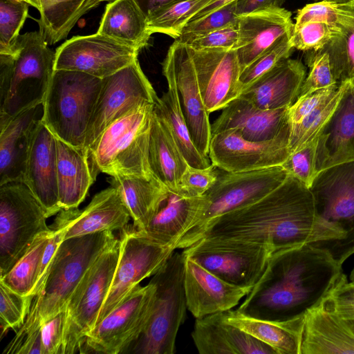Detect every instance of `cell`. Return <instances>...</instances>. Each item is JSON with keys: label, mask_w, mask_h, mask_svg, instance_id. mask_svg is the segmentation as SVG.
Here are the masks:
<instances>
[{"label": "cell", "mask_w": 354, "mask_h": 354, "mask_svg": "<svg viewBox=\"0 0 354 354\" xmlns=\"http://www.w3.org/2000/svg\"><path fill=\"white\" fill-rule=\"evenodd\" d=\"M203 237L263 244L273 253L312 244L331 254L339 241L317 215L309 188L290 175L257 202L217 218Z\"/></svg>", "instance_id": "obj_1"}, {"label": "cell", "mask_w": 354, "mask_h": 354, "mask_svg": "<svg viewBox=\"0 0 354 354\" xmlns=\"http://www.w3.org/2000/svg\"><path fill=\"white\" fill-rule=\"evenodd\" d=\"M343 273L342 266L328 251L312 244L276 252L236 310L274 322L303 317L326 297Z\"/></svg>", "instance_id": "obj_2"}, {"label": "cell", "mask_w": 354, "mask_h": 354, "mask_svg": "<svg viewBox=\"0 0 354 354\" xmlns=\"http://www.w3.org/2000/svg\"><path fill=\"white\" fill-rule=\"evenodd\" d=\"M118 241L112 231L64 240L58 247L40 291L27 317L3 353L33 354L41 348V327L64 311L82 278L106 249Z\"/></svg>", "instance_id": "obj_3"}, {"label": "cell", "mask_w": 354, "mask_h": 354, "mask_svg": "<svg viewBox=\"0 0 354 354\" xmlns=\"http://www.w3.org/2000/svg\"><path fill=\"white\" fill-rule=\"evenodd\" d=\"M155 104L138 107L110 124L88 149L95 178L100 172L115 176L155 177L149 146Z\"/></svg>", "instance_id": "obj_4"}, {"label": "cell", "mask_w": 354, "mask_h": 354, "mask_svg": "<svg viewBox=\"0 0 354 354\" xmlns=\"http://www.w3.org/2000/svg\"><path fill=\"white\" fill-rule=\"evenodd\" d=\"M102 85V79L83 72L54 70L42 103L41 122L56 138L84 147Z\"/></svg>", "instance_id": "obj_5"}, {"label": "cell", "mask_w": 354, "mask_h": 354, "mask_svg": "<svg viewBox=\"0 0 354 354\" xmlns=\"http://www.w3.org/2000/svg\"><path fill=\"white\" fill-rule=\"evenodd\" d=\"M218 172L214 185L203 195L199 213L176 249H185L200 240L211 223L221 216L260 200L288 176L281 166L242 172Z\"/></svg>", "instance_id": "obj_6"}, {"label": "cell", "mask_w": 354, "mask_h": 354, "mask_svg": "<svg viewBox=\"0 0 354 354\" xmlns=\"http://www.w3.org/2000/svg\"><path fill=\"white\" fill-rule=\"evenodd\" d=\"M185 254L173 252L151 281L156 287L153 311L140 337L126 353L174 354L187 309L184 288Z\"/></svg>", "instance_id": "obj_7"}, {"label": "cell", "mask_w": 354, "mask_h": 354, "mask_svg": "<svg viewBox=\"0 0 354 354\" xmlns=\"http://www.w3.org/2000/svg\"><path fill=\"white\" fill-rule=\"evenodd\" d=\"M9 91L0 106V126L19 113L41 104L53 72L55 52L39 31L20 35L11 54Z\"/></svg>", "instance_id": "obj_8"}, {"label": "cell", "mask_w": 354, "mask_h": 354, "mask_svg": "<svg viewBox=\"0 0 354 354\" xmlns=\"http://www.w3.org/2000/svg\"><path fill=\"white\" fill-rule=\"evenodd\" d=\"M120 257V241L103 252L87 270L65 310L61 354L80 351L95 328Z\"/></svg>", "instance_id": "obj_9"}, {"label": "cell", "mask_w": 354, "mask_h": 354, "mask_svg": "<svg viewBox=\"0 0 354 354\" xmlns=\"http://www.w3.org/2000/svg\"><path fill=\"white\" fill-rule=\"evenodd\" d=\"M47 218L25 183L0 185V277L12 268L39 234L50 230Z\"/></svg>", "instance_id": "obj_10"}, {"label": "cell", "mask_w": 354, "mask_h": 354, "mask_svg": "<svg viewBox=\"0 0 354 354\" xmlns=\"http://www.w3.org/2000/svg\"><path fill=\"white\" fill-rule=\"evenodd\" d=\"M309 189L319 218L339 236L332 257L342 266L354 254V160L322 170Z\"/></svg>", "instance_id": "obj_11"}, {"label": "cell", "mask_w": 354, "mask_h": 354, "mask_svg": "<svg viewBox=\"0 0 354 354\" xmlns=\"http://www.w3.org/2000/svg\"><path fill=\"white\" fill-rule=\"evenodd\" d=\"M183 252L223 280L251 288L263 275L273 254L266 245L218 237H203Z\"/></svg>", "instance_id": "obj_12"}, {"label": "cell", "mask_w": 354, "mask_h": 354, "mask_svg": "<svg viewBox=\"0 0 354 354\" xmlns=\"http://www.w3.org/2000/svg\"><path fill=\"white\" fill-rule=\"evenodd\" d=\"M156 287L151 280L136 286L86 337L81 353H126L146 328L152 314Z\"/></svg>", "instance_id": "obj_13"}, {"label": "cell", "mask_w": 354, "mask_h": 354, "mask_svg": "<svg viewBox=\"0 0 354 354\" xmlns=\"http://www.w3.org/2000/svg\"><path fill=\"white\" fill-rule=\"evenodd\" d=\"M159 100L144 74L138 59L102 79V88L90 119L84 143L89 149L101 133L115 121L146 104Z\"/></svg>", "instance_id": "obj_14"}, {"label": "cell", "mask_w": 354, "mask_h": 354, "mask_svg": "<svg viewBox=\"0 0 354 354\" xmlns=\"http://www.w3.org/2000/svg\"><path fill=\"white\" fill-rule=\"evenodd\" d=\"M120 257L95 326L144 279L155 274L174 252L140 234L133 225L120 230Z\"/></svg>", "instance_id": "obj_15"}, {"label": "cell", "mask_w": 354, "mask_h": 354, "mask_svg": "<svg viewBox=\"0 0 354 354\" xmlns=\"http://www.w3.org/2000/svg\"><path fill=\"white\" fill-rule=\"evenodd\" d=\"M138 53L97 32L75 36L56 49L54 69L80 71L103 79L132 64Z\"/></svg>", "instance_id": "obj_16"}, {"label": "cell", "mask_w": 354, "mask_h": 354, "mask_svg": "<svg viewBox=\"0 0 354 354\" xmlns=\"http://www.w3.org/2000/svg\"><path fill=\"white\" fill-rule=\"evenodd\" d=\"M290 132L268 141L245 140L235 129L214 133L209 158L216 167L228 172L249 171L281 165L289 156Z\"/></svg>", "instance_id": "obj_17"}, {"label": "cell", "mask_w": 354, "mask_h": 354, "mask_svg": "<svg viewBox=\"0 0 354 354\" xmlns=\"http://www.w3.org/2000/svg\"><path fill=\"white\" fill-rule=\"evenodd\" d=\"M191 52L206 109L209 113L223 110L243 91L239 81L241 70L236 50L191 49Z\"/></svg>", "instance_id": "obj_18"}, {"label": "cell", "mask_w": 354, "mask_h": 354, "mask_svg": "<svg viewBox=\"0 0 354 354\" xmlns=\"http://www.w3.org/2000/svg\"><path fill=\"white\" fill-rule=\"evenodd\" d=\"M166 57L172 65L181 110L192 140L198 151L209 158L212 125L201 94L191 49L175 39Z\"/></svg>", "instance_id": "obj_19"}, {"label": "cell", "mask_w": 354, "mask_h": 354, "mask_svg": "<svg viewBox=\"0 0 354 354\" xmlns=\"http://www.w3.org/2000/svg\"><path fill=\"white\" fill-rule=\"evenodd\" d=\"M130 218L120 193L110 186L96 194L82 209H61L49 227L62 232L66 240L99 232L121 230L127 226Z\"/></svg>", "instance_id": "obj_20"}, {"label": "cell", "mask_w": 354, "mask_h": 354, "mask_svg": "<svg viewBox=\"0 0 354 354\" xmlns=\"http://www.w3.org/2000/svg\"><path fill=\"white\" fill-rule=\"evenodd\" d=\"M184 288L187 310L196 319L232 310L252 289L223 280L185 255Z\"/></svg>", "instance_id": "obj_21"}, {"label": "cell", "mask_w": 354, "mask_h": 354, "mask_svg": "<svg viewBox=\"0 0 354 354\" xmlns=\"http://www.w3.org/2000/svg\"><path fill=\"white\" fill-rule=\"evenodd\" d=\"M23 183L42 205L47 217L61 211L57 177L56 137L40 120L25 165Z\"/></svg>", "instance_id": "obj_22"}, {"label": "cell", "mask_w": 354, "mask_h": 354, "mask_svg": "<svg viewBox=\"0 0 354 354\" xmlns=\"http://www.w3.org/2000/svg\"><path fill=\"white\" fill-rule=\"evenodd\" d=\"M291 12L272 7L239 16L235 50L241 72L283 37L291 35Z\"/></svg>", "instance_id": "obj_23"}, {"label": "cell", "mask_w": 354, "mask_h": 354, "mask_svg": "<svg viewBox=\"0 0 354 354\" xmlns=\"http://www.w3.org/2000/svg\"><path fill=\"white\" fill-rule=\"evenodd\" d=\"M289 107L262 109L239 96L223 109L212 125V133L237 130L250 141H268L291 131Z\"/></svg>", "instance_id": "obj_24"}, {"label": "cell", "mask_w": 354, "mask_h": 354, "mask_svg": "<svg viewBox=\"0 0 354 354\" xmlns=\"http://www.w3.org/2000/svg\"><path fill=\"white\" fill-rule=\"evenodd\" d=\"M354 354V322L324 299L304 315L301 354Z\"/></svg>", "instance_id": "obj_25"}, {"label": "cell", "mask_w": 354, "mask_h": 354, "mask_svg": "<svg viewBox=\"0 0 354 354\" xmlns=\"http://www.w3.org/2000/svg\"><path fill=\"white\" fill-rule=\"evenodd\" d=\"M354 160V83L348 82L333 114L317 136V168L321 171Z\"/></svg>", "instance_id": "obj_26"}, {"label": "cell", "mask_w": 354, "mask_h": 354, "mask_svg": "<svg viewBox=\"0 0 354 354\" xmlns=\"http://www.w3.org/2000/svg\"><path fill=\"white\" fill-rule=\"evenodd\" d=\"M192 337L201 354H277L270 346L225 322L223 312L196 319Z\"/></svg>", "instance_id": "obj_27"}, {"label": "cell", "mask_w": 354, "mask_h": 354, "mask_svg": "<svg viewBox=\"0 0 354 354\" xmlns=\"http://www.w3.org/2000/svg\"><path fill=\"white\" fill-rule=\"evenodd\" d=\"M42 114L41 104L19 113L0 126V185L23 182L30 146Z\"/></svg>", "instance_id": "obj_28"}, {"label": "cell", "mask_w": 354, "mask_h": 354, "mask_svg": "<svg viewBox=\"0 0 354 354\" xmlns=\"http://www.w3.org/2000/svg\"><path fill=\"white\" fill-rule=\"evenodd\" d=\"M306 72L299 60L288 58L246 87L241 96L262 109L290 107L298 97Z\"/></svg>", "instance_id": "obj_29"}, {"label": "cell", "mask_w": 354, "mask_h": 354, "mask_svg": "<svg viewBox=\"0 0 354 354\" xmlns=\"http://www.w3.org/2000/svg\"><path fill=\"white\" fill-rule=\"evenodd\" d=\"M202 201L203 196L187 197L169 190L147 227L138 232L163 246L176 250L178 241L194 223Z\"/></svg>", "instance_id": "obj_30"}, {"label": "cell", "mask_w": 354, "mask_h": 354, "mask_svg": "<svg viewBox=\"0 0 354 354\" xmlns=\"http://www.w3.org/2000/svg\"><path fill=\"white\" fill-rule=\"evenodd\" d=\"M59 203L62 209L77 207L95 180L89 151L56 138Z\"/></svg>", "instance_id": "obj_31"}, {"label": "cell", "mask_w": 354, "mask_h": 354, "mask_svg": "<svg viewBox=\"0 0 354 354\" xmlns=\"http://www.w3.org/2000/svg\"><path fill=\"white\" fill-rule=\"evenodd\" d=\"M223 319L272 347L277 354H301L304 316L274 322L252 317L229 310L223 312Z\"/></svg>", "instance_id": "obj_32"}, {"label": "cell", "mask_w": 354, "mask_h": 354, "mask_svg": "<svg viewBox=\"0 0 354 354\" xmlns=\"http://www.w3.org/2000/svg\"><path fill=\"white\" fill-rule=\"evenodd\" d=\"M149 162L153 176L169 191L178 193L180 178L189 165L168 125L156 113L154 109L149 146Z\"/></svg>", "instance_id": "obj_33"}, {"label": "cell", "mask_w": 354, "mask_h": 354, "mask_svg": "<svg viewBox=\"0 0 354 354\" xmlns=\"http://www.w3.org/2000/svg\"><path fill=\"white\" fill-rule=\"evenodd\" d=\"M97 32L140 51L152 33L136 0H113L106 6Z\"/></svg>", "instance_id": "obj_34"}, {"label": "cell", "mask_w": 354, "mask_h": 354, "mask_svg": "<svg viewBox=\"0 0 354 354\" xmlns=\"http://www.w3.org/2000/svg\"><path fill=\"white\" fill-rule=\"evenodd\" d=\"M162 72L168 90L154 105V111L168 125L172 136L188 165L196 168H206L212 165L203 156L194 144L184 115L183 114L172 65L165 57L162 63Z\"/></svg>", "instance_id": "obj_35"}, {"label": "cell", "mask_w": 354, "mask_h": 354, "mask_svg": "<svg viewBox=\"0 0 354 354\" xmlns=\"http://www.w3.org/2000/svg\"><path fill=\"white\" fill-rule=\"evenodd\" d=\"M122 196L133 221V227L143 231L169 189L156 177L115 176L109 179Z\"/></svg>", "instance_id": "obj_36"}, {"label": "cell", "mask_w": 354, "mask_h": 354, "mask_svg": "<svg viewBox=\"0 0 354 354\" xmlns=\"http://www.w3.org/2000/svg\"><path fill=\"white\" fill-rule=\"evenodd\" d=\"M86 0H32L30 5L40 13L39 32L48 45L62 40L77 20Z\"/></svg>", "instance_id": "obj_37"}, {"label": "cell", "mask_w": 354, "mask_h": 354, "mask_svg": "<svg viewBox=\"0 0 354 354\" xmlns=\"http://www.w3.org/2000/svg\"><path fill=\"white\" fill-rule=\"evenodd\" d=\"M53 233L50 229L39 234L12 268L0 277V281L21 295H32L44 251Z\"/></svg>", "instance_id": "obj_38"}, {"label": "cell", "mask_w": 354, "mask_h": 354, "mask_svg": "<svg viewBox=\"0 0 354 354\" xmlns=\"http://www.w3.org/2000/svg\"><path fill=\"white\" fill-rule=\"evenodd\" d=\"M212 0H180L161 7L147 16L148 27L153 34L160 32L175 39L184 26Z\"/></svg>", "instance_id": "obj_39"}, {"label": "cell", "mask_w": 354, "mask_h": 354, "mask_svg": "<svg viewBox=\"0 0 354 354\" xmlns=\"http://www.w3.org/2000/svg\"><path fill=\"white\" fill-rule=\"evenodd\" d=\"M348 82L339 84L336 92L306 116L299 123L291 126L290 154L304 147L317 137L335 111Z\"/></svg>", "instance_id": "obj_40"}, {"label": "cell", "mask_w": 354, "mask_h": 354, "mask_svg": "<svg viewBox=\"0 0 354 354\" xmlns=\"http://www.w3.org/2000/svg\"><path fill=\"white\" fill-rule=\"evenodd\" d=\"M323 49L329 55L332 72L337 83H354V19L342 28L339 37Z\"/></svg>", "instance_id": "obj_41"}, {"label": "cell", "mask_w": 354, "mask_h": 354, "mask_svg": "<svg viewBox=\"0 0 354 354\" xmlns=\"http://www.w3.org/2000/svg\"><path fill=\"white\" fill-rule=\"evenodd\" d=\"M26 0H0V54H11L28 15Z\"/></svg>", "instance_id": "obj_42"}, {"label": "cell", "mask_w": 354, "mask_h": 354, "mask_svg": "<svg viewBox=\"0 0 354 354\" xmlns=\"http://www.w3.org/2000/svg\"><path fill=\"white\" fill-rule=\"evenodd\" d=\"M354 19V7L348 2L320 1L306 5L299 10L295 25L320 21L337 26L342 29Z\"/></svg>", "instance_id": "obj_43"}, {"label": "cell", "mask_w": 354, "mask_h": 354, "mask_svg": "<svg viewBox=\"0 0 354 354\" xmlns=\"http://www.w3.org/2000/svg\"><path fill=\"white\" fill-rule=\"evenodd\" d=\"M342 29L325 22L312 21L295 25L290 39L295 49L304 52L324 48L339 37Z\"/></svg>", "instance_id": "obj_44"}, {"label": "cell", "mask_w": 354, "mask_h": 354, "mask_svg": "<svg viewBox=\"0 0 354 354\" xmlns=\"http://www.w3.org/2000/svg\"><path fill=\"white\" fill-rule=\"evenodd\" d=\"M34 297L21 295L0 281V326L1 333L9 329L15 333L24 324Z\"/></svg>", "instance_id": "obj_45"}, {"label": "cell", "mask_w": 354, "mask_h": 354, "mask_svg": "<svg viewBox=\"0 0 354 354\" xmlns=\"http://www.w3.org/2000/svg\"><path fill=\"white\" fill-rule=\"evenodd\" d=\"M290 37L288 35L281 38L241 72L239 81L243 91L280 62L290 57L295 49Z\"/></svg>", "instance_id": "obj_46"}, {"label": "cell", "mask_w": 354, "mask_h": 354, "mask_svg": "<svg viewBox=\"0 0 354 354\" xmlns=\"http://www.w3.org/2000/svg\"><path fill=\"white\" fill-rule=\"evenodd\" d=\"M305 60L310 71L302 84L298 97L339 84L334 77L329 55L325 50L306 52Z\"/></svg>", "instance_id": "obj_47"}, {"label": "cell", "mask_w": 354, "mask_h": 354, "mask_svg": "<svg viewBox=\"0 0 354 354\" xmlns=\"http://www.w3.org/2000/svg\"><path fill=\"white\" fill-rule=\"evenodd\" d=\"M236 1L227 5L201 19L189 21L176 40L186 43L193 37L231 26L238 25Z\"/></svg>", "instance_id": "obj_48"}, {"label": "cell", "mask_w": 354, "mask_h": 354, "mask_svg": "<svg viewBox=\"0 0 354 354\" xmlns=\"http://www.w3.org/2000/svg\"><path fill=\"white\" fill-rule=\"evenodd\" d=\"M317 137L289 155L281 166L308 188L319 174L317 168Z\"/></svg>", "instance_id": "obj_49"}, {"label": "cell", "mask_w": 354, "mask_h": 354, "mask_svg": "<svg viewBox=\"0 0 354 354\" xmlns=\"http://www.w3.org/2000/svg\"><path fill=\"white\" fill-rule=\"evenodd\" d=\"M215 168L213 164L206 168L188 165L180 178L178 194L187 197L203 196L217 180L218 171Z\"/></svg>", "instance_id": "obj_50"}, {"label": "cell", "mask_w": 354, "mask_h": 354, "mask_svg": "<svg viewBox=\"0 0 354 354\" xmlns=\"http://www.w3.org/2000/svg\"><path fill=\"white\" fill-rule=\"evenodd\" d=\"M238 39V25L203 34L188 40L192 50L234 49Z\"/></svg>", "instance_id": "obj_51"}, {"label": "cell", "mask_w": 354, "mask_h": 354, "mask_svg": "<svg viewBox=\"0 0 354 354\" xmlns=\"http://www.w3.org/2000/svg\"><path fill=\"white\" fill-rule=\"evenodd\" d=\"M324 299L340 315L354 322V283L348 282L344 273Z\"/></svg>", "instance_id": "obj_52"}, {"label": "cell", "mask_w": 354, "mask_h": 354, "mask_svg": "<svg viewBox=\"0 0 354 354\" xmlns=\"http://www.w3.org/2000/svg\"><path fill=\"white\" fill-rule=\"evenodd\" d=\"M339 84L315 91L297 97L289 107V119L292 125L299 123L317 106L329 99L337 90Z\"/></svg>", "instance_id": "obj_53"}, {"label": "cell", "mask_w": 354, "mask_h": 354, "mask_svg": "<svg viewBox=\"0 0 354 354\" xmlns=\"http://www.w3.org/2000/svg\"><path fill=\"white\" fill-rule=\"evenodd\" d=\"M65 310L45 322L41 327L42 354H61Z\"/></svg>", "instance_id": "obj_54"}, {"label": "cell", "mask_w": 354, "mask_h": 354, "mask_svg": "<svg viewBox=\"0 0 354 354\" xmlns=\"http://www.w3.org/2000/svg\"><path fill=\"white\" fill-rule=\"evenodd\" d=\"M53 230H54V233L49 239L42 255L36 284L32 292V295L34 297L38 294L43 286L55 252L61 243L64 241L62 232Z\"/></svg>", "instance_id": "obj_55"}, {"label": "cell", "mask_w": 354, "mask_h": 354, "mask_svg": "<svg viewBox=\"0 0 354 354\" xmlns=\"http://www.w3.org/2000/svg\"><path fill=\"white\" fill-rule=\"evenodd\" d=\"M286 0H237L236 14L241 16L268 8H280Z\"/></svg>", "instance_id": "obj_56"}, {"label": "cell", "mask_w": 354, "mask_h": 354, "mask_svg": "<svg viewBox=\"0 0 354 354\" xmlns=\"http://www.w3.org/2000/svg\"><path fill=\"white\" fill-rule=\"evenodd\" d=\"M12 77V59L10 55L0 54V106L8 95Z\"/></svg>", "instance_id": "obj_57"}, {"label": "cell", "mask_w": 354, "mask_h": 354, "mask_svg": "<svg viewBox=\"0 0 354 354\" xmlns=\"http://www.w3.org/2000/svg\"><path fill=\"white\" fill-rule=\"evenodd\" d=\"M178 1L180 0H136L138 6L147 17L154 10Z\"/></svg>", "instance_id": "obj_58"}, {"label": "cell", "mask_w": 354, "mask_h": 354, "mask_svg": "<svg viewBox=\"0 0 354 354\" xmlns=\"http://www.w3.org/2000/svg\"><path fill=\"white\" fill-rule=\"evenodd\" d=\"M237 0H212L205 8L196 13L189 21L201 19L227 5L236 2Z\"/></svg>", "instance_id": "obj_59"}, {"label": "cell", "mask_w": 354, "mask_h": 354, "mask_svg": "<svg viewBox=\"0 0 354 354\" xmlns=\"http://www.w3.org/2000/svg\"><path fill=\"white\" fill-rule=\"evenodd\" d=\"M113 0H86L80 8L78 17L80 18L85 12L93 8L103 1H112Z\"/></svg>", "instance_id": "obj_60"}, {"label": "cell", "mask_w": 354, "mask_h": 354, "mask_svg": "<svg viewBox=\"0 0 354 354\" xmlns=\"http://www.w3.org/2000/svg\"><path fill=\"white\" fill-rule=\"evenodd\" d=\"M350 281H354V268L352 270L350 274Z\"/></svg>", "instance_id": "obj_61"}, {"label": "cell", "mask_w": 354, "mask_h": 354, "mask_svg": "<svg viewBox=\"0 0 354 354\" xmlns=\"http://www.w3.org/2000/svg\"><path fill=\"white\" fill-rule=\"evenodd\" d=\"M348 3L354 7V0H351L350 1H348Z\"/></svg>", "instance_id": "obj_62"}, {"label": "cell", "mask_w": 354, "mask_h": 354, "mask_svg": "<svg viewBox=\"0 0 354 354\" xmlns=\"http://www.w3.org/2000/svg\"><path fill=\"white\" fill-rule=\"evenodd\" d=\"M320 1H335V2H337V0H320Z\"/></svg>", "instance_id": "obj_63"}, {"label": "cell", "mask_w": 354, "mask_h": 354, "mask_svg": "<svg viewBox=\"0 0 354 354\" xmlns=\"http://www.w3.org/2000/svg\"><path fill=\"white\" fill-rule=\"evenodd\" d=\"M26 1H28V2L29 1V0H26Z\"/></svg>", "instance_id": "obj_64"}]
</instances>
